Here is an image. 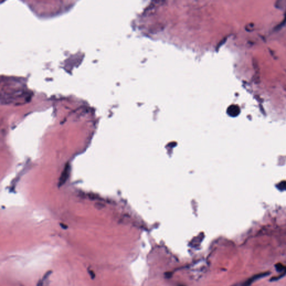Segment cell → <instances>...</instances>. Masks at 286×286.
<instances>
[{
    "label": "cell",
    "mask_w": 286,
    "mask_h": 286,
    "mask_svg": "<svg viewBox=\"0 0 286 286\" xmlns=\"http://www.w3.org/2000/svg\"><path fill=\"white\" fill-rule=\"evenodd\" d=\"M70 173V167H65V169L64 170V172L62 173V175L61 176V177L60 178L59 181V185L63 184L67 179L68 177V174Z\"/></svg>",
    "instance_id": "3957f363"
},
{
    "label": "cell",
    "mask_w": 286,
    "mask_h": 286,
    "mask_svg": "<svg viewBox=\"0 0 286 286\" xmlns=\"http://www.w3.org/2000/svg\"><path fill=\"white\" fill-rule=\"evenodd\" d=\"M228 113L231 116H236L240 113V108L237 106H231L228 109Z\"/></svg>",
    "instance_id": "7a4b0ae2"
},
{
    "label": "cell",
    "mask_w": 286,
    "mask_h": 286,
    "mask_svg": "<svg viewBox=\"0 0 286 286\" xmlns=\"http://www.w3.org/2000/svg\"><path fill=\"white\" fill-rule=\"evenodd\" d=\"M275 270L280 273H286V266L281 263H277L275 265Z\"/></svg>",
    "instance_id": "277c9868"
},
{
    "label": "cell",
    "mask_w": 286,
    "mask_h": 286,
    "mask_svg": "<svg viewBox=\"0 0 286 286\" xmlns=\"http://www.w3.org/2000/svg\"><path fill=\"white\" fill-rule=\"evenodd\" d=\"M52 271H49L48 272H46L44 274V275H43V280H47L49 277L50 275H51V273H52Z\"/></svg>",
    "instance_id": "5b68a950"
},
{
    "label": "cell",
    "mask_w": 286,
    "mask_h": 286,
    "mask_svg": "<svg viewBox=\"0 0 286 286\" xmlns=\"http://www.w3.org/2000/svg\"><path fill=\"white\" fill-rule=\"evenodd\" d=\"M88 272H89V275H90V277H91V278L92 280H93V279H95V272H93L92 270H91V269H88Z\"/></svg>",
    "instance_id": "8992f818"
},
{
    "label": "cell",
    "mask_w": 286,
    "mask_h": 286,
    "mask_svg": "<svg viewBox=\"0 0 286 286\" xmlns=\"http://www.w3.org/2000/svg\"><path fill=\"white\" fill-rule=\"evenodd\" d=\"M269 274H270V272H269L256 274L254 275H253V277L249 278L248 280H246L245 282H244L242 285V286H250L253 282H254L255 281L262 278H264L265 277H267Z\"/></svg>",
    "instance_id": "6da1fadb"
},
{
    "label": "cell",
    "mask_w": 286,
    "mask_h": 286,
    "mask_svg": "<svg viewBox=\"0 0 286 286\" xmlns=\"http://www.w3.org/2000/svg\"><path fill=\"white\" fill-rule=\"evenodd\" d=\"M278 188H280V190H285V189H286V182H281L279 185H278Z\"/></svg>",
    "instance_id": "52a82bcc"
},
{
    "label": "cell",
    "mask_w": 286,
    "mask_h": 286,
    "mask_svg": "<svg viewBox=\"0 0 286 286\" xmlns=\"http://www.w3.org/2000/svg\"><path fill=\"white\" fill-rule=\"evenodd\" d=\"M37 286H44V280H39L37 284Z\"/></svg>",
    "instance_id": "ba28073f"
},
{
    "label": "cell",
    "mask_w": 286,
    "mask_h": 286,
    "mask_svg": "<svg viewBox=\"0 0 286 286\" xmlns=\"http://www.w3.org/2000/svg\"><path fill=\"white\" fill-rule=\"evenodd\" d=\"M183 286V285H180V286Z\"/></svg>",
    "instance_id": "9c48e42d"
}]
</instances>
